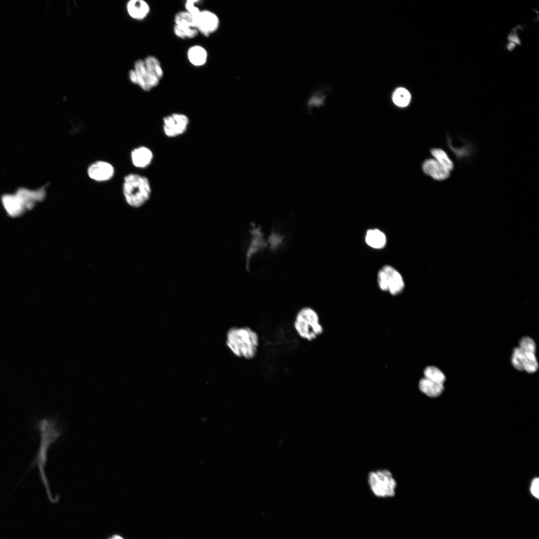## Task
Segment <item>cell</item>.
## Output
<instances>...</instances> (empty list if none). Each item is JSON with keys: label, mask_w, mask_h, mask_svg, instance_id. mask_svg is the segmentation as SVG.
Listing matches in <instances>:
<instances>
[{"label": "cell", "mask_w": 539, "mask_h": 539, "mask_svg": "<svg viewBox=\"0 0 539 539\" xmlns=\"http://www.w3.org/2000/svg\"><path fill=\"white\" fill-rule=\"evenodd\" d=\"M424 377L432 381L443 384L446 377L444 374L437 367L428 366L424 371Z\"/></svg>", "instance_id": "603a6c76"}, {"label": "cell", "mask_w": 539, "mask_h": 539, "mask_svg": "<svg viewBox=\"0 0 539 539\" xmlns=\"http://www.w3.org/2000/svg\"><path fill=\"white\" fill-rule=\"evenodd\" d=\"M522 351L523 353V365L524 370L530 373L536 372L539 368V364L535 355V352Z\"/></svg>", "instance_id": "d6986e66"}, {"label": "cell", "mask_w": 539, "mask_h": 539, "mask_svg": "<svg viewBox=\"0 0 539 539\" xmlns=\"http://www.w3.org/2000/svg\"><path fill=\"white\" fill-rule=\"evenodd\" d=\"M424 173L432 179L437 181H443L450 176V171L441 165L434 158L425 160L422 165Z\"/></svg>", "instance_id": "8fae6325"}, {"label": "cell", "mask_w": 539, "mask_h": 539, "mask_svg": "<svg viewBox=\"0 0 539 539\" xmlns=\"http://www.w3.org/2000/svg\"><path fill=\"white\" fill-rule=\"evenodd\" d=\"M199 2V0H187L185 2V10L191 13L195 18L201 11L196 6V4Z\"/></svg>", "instance_id": "484cf974"}, {"label": "cell", "mask_w": 539, "mask_h": 539, "mask_svg": "<svg viewBox=\"0 0 539 539\" xmlns=\"http://www.w3.org/2000/svg\"><path fill=\"white\" fill-rule=\"evenodd\" d=\"M163 122L165 135L173 138L183 134L187 131L190 120L184 114L174 113L165 116Z\"/></svg>", "instance_id": "ba28073f"}, {"label": "cell", "mask_w": 539, "mask_h": 539, "mask_svg": "<svg viewBox=\"0 0 539 539\" xmlns=\"http://www.w3.org/2000/svg\"><path fill=\"white\" fill-rule=\"evenodd\" d=\"M220 24L218 16L209 10H201L196 18V28L199 32L206 37L217 31Z\"/></svg>", "instance_id": "9c48e42d"}, {"label": "cell", "mask_w": 539, "mask_h": 539, "mask_svg": "<svg viewBox=\"0 0 539 539\" xmlns=\"http://www.w3.org/2000/svg\"><path fill=\"white\" fill-rule=\"evenodd\" d=\"M367 483L373 494L378 498H391L395 495L397 483L388 469L370 471L367 475Z\"/></svg>", "instance_id": "5b68a950"}, {"label": "cell", "mask_w": 539, "mask_h": 539, "mask_svg": "<svg viewBox=\"0 0 539 539\" xmlns=\"http://www.w3.org/2000/svg\"><path fill=\"white\" fill-rule=\"evenodd\" d=\"M392 100L394 103L400 107L407 106L411 100L409 92L404 88H397L393 93Z\"/></svg>", "instance_id": "44dd1931"}, {"label": "cell", "mask_w": 539, "mask_h": 539, "mask_svg": "<svg viewBox=\"0 0 539 539\" xmlns=\"http://www.w3.org/2000/svg\"><path fill=\"white\" fill-rule=\"evenodd\" d=\"M225 339L226 345L236 357L251 360L257 355L259 337L250 327H231L226 332Z\"/></svg>", "instance_id": "7a4b0ae2"}, {"label": "cell", "mask_w": 539, "mask_h": 539, "mask_svg": "<svg viewBox=\"0 0 539 539\" xmlns=\"http://www.w3.org/2000/svg\"><path fill=\"white\" fill-rule=\"evenodd\" d=\"M365 241L370 247L374 249L383 248L386 243L385 234L378 229L369 230L366 234Z\"/></svg>", "instance_id": "2e32d148"}, {"label": "cell", "mask_w": 539, "mask_h": 539, "mask_svg": "<svg viewBox=\"0 0 539 539\" xmlns=\"http://www.w3.org/2000/svg\"><path fill=\"white\" fill-rule=\"evenodd\" d=\"M173 32L178 38L182 39H191L196 37L199 33L196 27H189L174 25Z\"/></svg>", "instance_id": "7402d4cb"}, {"label": "cell", "mask_w": 539, "mask_h": 539, "mask_svg": "<svg viewBox=\"0 0 539 539\" xmlns=\"http://www.w3.org/2000/svg\"><path fill=\"white\" fill-rule=\"evenodd\" d=\"M293 327L297 334L302 339L311 341L323 332L317 312L309 306L301 308L296 313Z\"/></svg>", "instance_id": "277c9868"}, {"label": "cell", "mask_w": 539, "mask_h": 539, "mask_svg": "<svg viewBox=\"0 0 539 539\" xmlns=\"http://www.w3.org/2000/svg\"><path fill=\"white\" fill-rule=\"evenodd\" d=\"M187 56L188 61L192 65L195 67H201L207 63L208 53L203 46L194 45L188 48Z\"/></svg>", "instance_id": "5bb4252c"}, {"label": "cell", "mask_w": 539, "mask_h": 539, "mask_svg": "<svg viewBox=\"0 0 539 539\" xmlns=\"http://www.w3.org/2000/svg\"><path fill=\"white\" fill-rule=\"evenodd\" d=\"M151 187L148 179L142 175L131 173L125 176L123 193L126 203L133 208H140L149 200Z\"/></svg>", "instance_id": "3957f363"}, {"label": "cell", "mask_w": 539, "mask_h": 539, "mask_svg": "<svg viewBox=\"0 0 539 539\" xmlns=\"http://www.w3.org/2000/svg\"><path fill=\"white\" fill-rule=\"evenodd\" d=\"M430 153L433 158L445 169L449 171L453 169L454 163L444 150L435 148L431 150Z\"/></svg>", "instance_id": "ac0fdd59"}, {"label": "cell", "mask_w": 539, "mask_h": 539, "mask_svg": "<svg viewBox=\"0 0 539 539\" xmlns=\"http://www.w3.org/2000/svg\"><path fill=\"white\" fill-rule=\"evenodd\" d=\"M39 442L33 463L38 471L40 479L49 490L46 467L50 449L61 436L62 430L56 418L48 417L41 419L37 424Z\"/></svg>", "instance_id": "6da1fadb"}, {"label": "cell", "mask_w": 539, "mask_h": 539, "mask_svg": "<svg viewBox=\"0 0 539 539\" xmlns=\"http://www.w3.org/2000/svg\"><path fill=\"white\" fill-rule=\"evenodd\" d=\"M144 61L149 72L160 80L163 77L164 71L158 59L154 56L148 55Z\"/></svg>", "instance_id": "e0dca14e"}, {"label": "cell", "mask_w": 539, "mask_h": 539, "mask_svg": "<svg viewBox=\"0 0 539 539\" xmlns=\"http://www.w3.org/2000/svg\"><path fill=\"white\" fill-rule=\"evenodd\" d=\"M153 154L152 151L145 146L134 149L131 153L132 164L137 168H145L152 162Z\"/></svg>", "instance_id": "7c38bea8"}, {"label": "cell", "mask_w": 539, "mask_h": 539, "mask_svg": "<svg viewBox=\"0 0 539 539\" xmlns=\"http://www.w3.org/2000/svg\"><path fill=\"white\" fill-rule=\"evenodd\" d=\"M531 492L533 496L539 499V479L535 478L531 484Z\"/></svg>", "instance_id": "4316f807"}, {"label": "cell", "mask_w": 539, "mask_h": 539, "mask_svg": "<svg viewBox=\"0 0 539 539\" xmlns=\"http://www.w3.org/2000/svg\"><path fill=\"white\" fill-rule=\"evenodd\" d=\"M519 347L525 351H531L535 352L536 345L534 340L530 337L525 336L521 339L519 342Z\"/></svg>", "instance_id": "d4e9b609"}, {"label": "cell", "mask_w": 539, "mask_h": 539, "mask_svg": "<svg viewBox=\"0 0 539 539\" xmlns=\"http://www.w3.org/2000/svg\"><path fill=\"white\" fill-rule=\"evenodd\" d=\"M107 539H124V538L119 535H113L109 537Z\"/></svg>", "instance_id": "83f0119b"}, {"label": "cell", "mask_w": 539, "mask_h": 539, "mask_svg": "<svg viewBox=\"0 0 539 539\" xmlns=\"http://www.w3.org/2000/svg\"><path fill=\"white\" fill-rule=\"evenodd\" d=\"M128 75L130 81L145 91H149L156 87L160 81L149 72L142 59L135 61L134 69L130 70Z\"/></svg>", "instance_id": "52a82bcc"}, {"label": "cell", "mask_w": 539, "mask_h": 539, "mask_svg": "<svg viewBox=\"0 0 539 539\" xmlns=\"http://www.w3.org/2000/svg\"><path fill=\"white\" fill-rule=\"evenodd\" d=\"M129 15L133 19L142 20L146 18L150 12L149 4L143 0H131L126 4Z\"/></svg>", "instance_id": "4fadbf2b"}, {"label": "cell", "mask_w": 539, "mask_h": 539, "mask_svg": "<svg viewBox=\"0 0 539 539\" xmlns=\"http://www.w3.org/2000/svg\"><path fill=\"white\" fill-rule=\"evenodd\" d=\"M378 281L381 289L388 291L393 295L400 293L404 287V283L401 274L389 266H385L379 270Z\"/></svg>", "instance_id": "8992f818"}, {"label": "cell", "mask_w": 539, "mask_h": 539, "mask_svg": "<svg viewBox=\"0 0 539 539\" xmlns=\"http://www.w3.org/2000/svg\"><path fill=\"white\" fill-rule=\"evenodd\" d=\"M175 24L181 26L196 27V18L186 10L176 13L174 18Z\"/></svg>", "instance_id": "ffe728a7"}, {"label": "cell", "mask_w": 539, "mask_h": 539, "mask_svg": "<svg viewBox=\"0 0 539 539\" xmlns=\"http://www.w3.org/2000/svg\"><path fill=\"white\" fill-rule=\"evenodd\" d=\"M114 173L113 166L110 163L104 161H95L90 164L87 169L89 177L99 182L110 180Z\"/></svg>", "instance_id": "30bf717a"}, {"label": "cell", "mask_w": 539, "mask_h": 539, "mask_svg": "<svg viewBox=\"0 0 539 539\" xmlns=\"http://www.w3.org/2000/svg\"><path fill=\"white\" fill-rule=\"evenodd\" d=\"M419 388L422 393L432 398L439 396L444 390L443 384L432 381L425 377L420 380Z\"/></svg>", "instance_id": "9a60e30c"}, {"label": "cell", "mask_w": 539, "mask_h": 539, "mask_svg": "<svg viewBox=\"0 0 539 539\" xmlns=\"http://www.w3.org/2000/svg\"><path fill=\"white\" fill-rule=\"evenodd\" d=\"M523 355V351L519 347L514 349L512 357V363L513 366L519 371H524Z\"/></svg>", "instance_id": "cb8c5ba5"}]
</instances>
